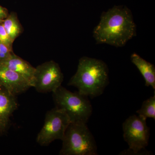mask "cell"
Wrapping results in <instances>:
<instances>
[{"mask_svg": "<svg viewBox=\"0 0 155 155\" xmlns=\"http://www.w3.org/2000/svg\"><path fill=\"white\" fill-rule=\"evenodd\" d=\"M136 35V25L130 9L126 6H114L104 12L93 36L97 44H107L116 47L125 45Z\"/></svg>", "mask_w": 155, "mask_h": 155, "instance_id": "cell-1", "label": "cell"}, {"mask_svg": "<svg viewBox=\"0 0 155 155\" xmlns=\"http://www.w3.org/2000/svg\"><path fill=\"white\" fill-rule=\"evenodd\" d=\"M109 83L107 64L101 60L83 57L68 85L75 87L81 94L93 98L102 94Z\"/></svg>", "mask_w": 155, "mask_h": 155, "instance_id": "cell-2", "label": "cell"}, {"mask_svg": "<svg viewBox=\"0 0 155 155\" xmlns=\"http://www.w3.org/2000/svg\"><path fill=\"white\" fill-rule=\"evenodd\" d=\"M55 107L67 114L71 123L88 122L92 113V107L88 97L72 92L62 86L52 92Z\"/></svg>", "mask_w": 155, "mask_h": 155, "instance_id": "cell-3", "label": "cell"}, {"mask_svg": "<svg viewBox=\"0 0 155 155\" xmlns=\"http://www.w3.org/2000/svg\"><path fill=\"white\" fill-rule=\"evenodd\" d=\"M62 140L60 155H98L96 143L86 123H70Z\"/></svg>", "mask_w": 155, "mask_h": 155, "instance_id": "cell-4", "label": "cell"}, {"mask_svg": "<svg viewBox=\"0 0 155 155\" xmlns=\"http://www.w3.org/2000/svg\"><path fill=\"white\" fill-rule=\"evenodd\" d=\"M147 119L142 116L132 115L122 124L124 140L129 149L122 151L120 155H140L148 145L150 128L147 124Z\"/></svg>", "mask_w": 155, "mask_h": 155, "instance_id": "cell-5", "label": "cell"}, {"mask_svg": "<svg viewBox=\"0 0 155 155\" xmlns=\"http://www.w3.org/2000/svg\"><path fill=\"white\" fill-rule=\"evenodd\" d=\"M70 123L64 111L55 107L46 114L44 124L37 136V142L41 146H48L56 140H62Z\"/></svg>", "mask_w": 155, "mask_h": 155, "instance_id": "cell-6", "label": "cell"}, {"mask_svg": "<svg viewBox=\"0 0 155 155\" xmlns=\"http://www.w3.org/2000/svg\"><path fill=\"white\" fill-rule=\"evenodd\" d=\"M64 75L59 64L53 61H48L35 67L32 87L38 92H53L61 86Z\"/></svg>", "mask_w": 155, "mask_h": 155, "instance_id": "cell-7", "label": "cell"}, {"mask_svg": "<svg viewBox=\"0 0 155 155\" xmlns=\"http://www.w3.org/2000/svg\"><path fill=\"white\" fill-rule=\"evenodd\" d=\"M0 86L15 96L32 87L31 84L17 72L0 65Z\"/></svg>", "mask_w": 155, "mask_h": 155, "instance_id": "cell-8", "label": "cell"}, {"mask_svg": "<svg viewBox=\"0 0 155 155\" xmlns=\"http://www.w3.org/2000/svg\"><path fill=\"white\" fill-rule=\"evenodd\" d=\"M18 107L16 96L0 86V137L8 130L11 117Z\"/></svg>", "mask_w": 155, "mask_h": 155, "instance_id": "cell-9", "label": "cell"}, {"mask_svg": "<svg viewBox=\"0 0 155 155\" xmlns=\"http://www.w3.org/2000/svg\"><path fill=\"white\" fill-rule=\"evenodd\" d=\"M0 65L20 74L29 81L32 86L35 67L28 62L13 53L6 60L1 61Z\"/></svg>", "mask_w": 155, "mask_h": 155, "instance_id": "cell-10", "label": "cell"}, {"mask_svg": "<svg viewBox=\"0 0 155 155\" xmlns=\"http://www.w3.org/2000/svg\"><path fill=\"white\" fill-rule=\"evenodd\" d=\"M131 62L144 78L145 85L155 89V67L154 65L143 59L137 54L133 53L130 57Z\"/></svg>", "mask_w": 155, "mask_h": 155, "instance_id": "cell-11", "label": "cell"}, {"mask_svg": "<svg viewBox=\"0 0 155 155\" xmlns=\"http://www.w3.org/2000/svg\"><path fill=\"white\" fill-rule=\"evenodd\" d=\"M2 24L9 36L14 41L22 32V27L15 12L9 14L4 19Z\"/></svg>", "mask_w": 155, "mask_h": 155, "instance_id": "cell-12", "label": "cell"}, {"mask_svg": "<svg viewBox=\"0 0 155 155\" xmlns=\"http://www.w3.org/2000/svg\"><path fill=\"white\" fill-rule=\"evenodd\" d=\"M139 116L147 119L153 118L155 119V93L153 96L144 101L140 109L136 111Z\"/></svg>", "mask_w": 155, "mask_h": 155, "instance_id": "cell-13", "label": "cell"}, {"mask_svg": "<svg viewBox=\"0 0 155 155\" xmlns=\"http://www.w3.org/2000/svg\"><path fill=\"white\" fill-rule=\"evenodd\" d=\"M14 41L6 31L2 23L0 24V42L12 47Z\"/></svg>", "mask_w": 155, "mask_h": 155, "instance_id": "cell-14", "label": "cell"}, {"mask_svg": "<svg viewBox=\"0 0 155 155\" xmlns=\"http://www.w3.org/2000/svg\"><path fill=\"white\" fill-rule=\"evenodd\" d=\"M8 10L0 5V19H4L8 17Z\"/></svg>", "mask_w": 155, "mask_h": 155, "instance_id": "cell-15", "label": "cell"}, {"mask_svg": "<svg viewBox=\"0 0 155 155\" xmlns=\"http://www.w3.org/2000/svg\"><path fill=\"white\" fill-rule=\"evenodd\" d=\"M4 20V19H0V24H2V23H3Z\"/></svg>", "mask_w": 155, "mask_h": 155, "instance_id": "cell-16", "label": "cell"}]
</instances>
